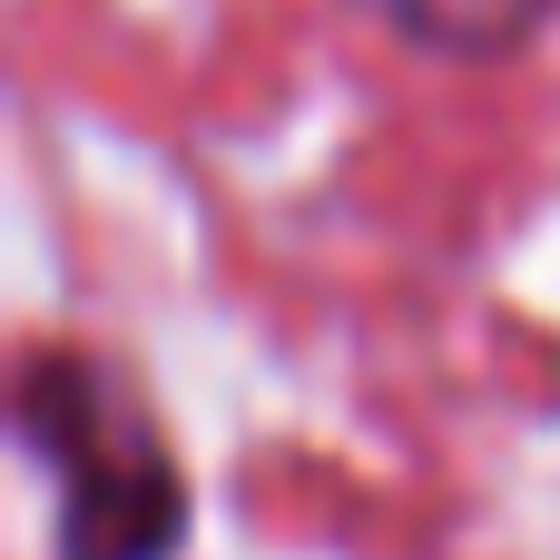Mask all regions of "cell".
Here are the masks:
<instances>
[{"label": "cell", "instance_id": "obj_1", "mask_svg": "<svg viewBox=\"0 0 560 560\" xmlns=\"http://www.w3.org/2000/svg\"><path fill=\"white\" fill-rule=\"evenodd\" d=\"M10 443L49 482V560H187L197 482L128 354L39 335L10 364Z\"/></svg>", "mask_w": 560, "mask_h": 560}, {"label": "cell", "instance_id": "obj_2", "mask_svg": "<svg viewBox=\"0 0 560 560\" xmlns=\"http://www.w3.org/2000/svg\"><path fill=\"white\" fill-rule=\"evenodd\" d=\"M374 10L394 20L404 49L453 59V69H502L560 20V0H374Z\"/></svg>", "mask_w": 560, "mask_h": 560}]
</instances>
